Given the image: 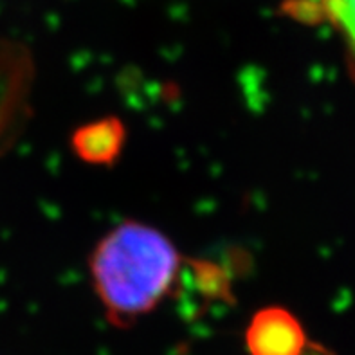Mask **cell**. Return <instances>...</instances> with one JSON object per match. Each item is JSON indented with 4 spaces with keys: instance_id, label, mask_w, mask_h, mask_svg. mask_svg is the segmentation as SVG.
Wrapping results in <instances>:
<instances>
[{
    "instance_id": "7a4b0ae2",
    "label": "cell",
    "mask_w": 355,
    "mask_h": 355,
    "mask_svg": "<svg viewBox=\"0 0 355 355\" xmlns=\"http://www.w3.org/2000/svg\"><path fill=\"white\" fill-rule=\"evenodd\" d=\"M245 345L251 355H303L309 338L293 312L282 306H267L252 315Z\"/></svg>"
},
{
    "instance_id": "3957f363",
    "label": "cell",
    "mask_w": 355,
    "mask_h": 355,
    "mask_svg": "<svg viewBox=\"0 0 355 355\" xmlns=\"http://www.w3.org/2000/svg\"><path fill=\"white\" fill-rule=\"evenodd\" d=\"M125 139V125L116 117H103L78 128L71 144L78 157L89 164L108 166L119 157Z\"/></svg>"
},
{
    "instance_id": "277c9868",
    "label": "cell",
    "mask_w": 355,
    "mask_h": 355,
    "mask_svg": "<svg viewBox=\"0 0 355 355\" xmlns=\"http://www.w3.org/2000/svg\"><path fill=\"white\" fill-rule=\"evenodd\" d=\"M321 20H329L345 42L348 62L355 74V0H312Z\"/></svg>"
},
{
    "instance_id": "6da1fadb",
    "label": "cell",
    "mask_w": 355,
    "mask_h": 355,
    "mask_svg": "<svg viewBox=\"0 0 355 355\" xmlns=\"http://www.w3.org/2000/svg\"><path fill=\"white\" fill-rule=\"evenodd\" d=\"M89 266L96 294L110 321L126 327L150 314L170 294L182 258L166 234L128 220L99 240Z\"/></svg>"
}]
</instances>
